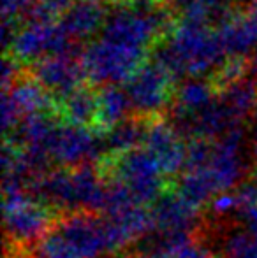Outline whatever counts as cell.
<instances>
[{
	"label": "cell",
	"mask_w": 257,
	"mask_h": 258,
	"mask_svg": "<svg viewBox=\"0 0 257 258\" xmlns=\"http://www.w3.org/2000/svg\"><path fill=\"white\" fill-rule=\"evenodd\" d=\"M226 49L217 30L208 23L183 18L173 27L168 42L155 51V61L173 78H204L219 74L227 63Z\"/></svg>",
	"instance_id": "6da1fadb"
},
{
	"label": "cell",
	"mask_w": 257,
	"mask_h": 258,
	"mask_svg": "<svg viewBox=\"0 0 257 258\" xmlns=\"http://www.w3.org/2000/svg\"><path fill=\"white\" fill-rule=\"evenodd\" d=\"M104 253H111L104 218L81 211L55 221L35 244L34 258H97Z\"/></svg>",
	"instance_id": "7a4b0ae2"
},
{
	"label": "cell",
	"mask_w": 257,
	"mask_h": 258,
	"mask_svg": "<svg viewBox=\"0 0 257 258\" xmlns=\"http://www.w3.org/2000/svg\"><path fill=\"white\" fill-rule=\"evenodd\" d=\"M104 162L108 177L120 181L137 204H153L161 195L166 194L164 174L144 148H137L115 158H106Z\"/></svg>",
	"instance_id": "3957f363"
},
{
	"label": "cell",
	"mask_w": 257,
	"mask_h": 258,
	"mask_svg": "<svg viewBox=\"0 0 257 258\" xmlns=\"http://www.w3.org/2000/svg\"><path fill=\"white\" fill-rule=\"evenodd\" d=\"M146 54L130 51L127 48L111 44L97 37L95 41L88 42L81 51V65L86 78L93 85H118L127 83L130 76L143 65Z\"/></svg>",
	"instance_id": "277c9868"
},
{
	"label": "cell",
	"mask_w": 257,
	"mask_h": 258,
	"mask_svg": "<svg viewBox=\"0 0 257 258\" xmlns=\"http://www.w3.org/2000/svg\"><path fill=\"white\" fill-rule=\"evenodd\" d=\"M173 76L157 61L143 63L127 83V92L132 111L143 119H157L166 107L173 104Z\"/></svg>",
	"instance_id": "5b68a950"
},
{
	"label": "cell",
	"mask_w": 257,
	"mask_h": 258,
	"mask_svg": "<svg viewBox=\"0 0 257 258\" xmlns=\"http://www.w3.org/2000/svg\"><path fill=\"white\" fill-rule=\"evenodd\" d=\"M4 218L7 237L18 248L30 242L37 244L53 227L49 209L35 201L30 191L4 194Z\"/></svg>",
	"instance_id": "8992f818"
},
{
	"label": "cell",
	"mask_w": 257,
	"mask_h": 258,
	"mask_svg": "<svg viewBox=\"0 0 257 258\" xmlns=\"http://www.w3.org/2000/svg\"><path fill=\"white\" fill-rule=\"evenodd\" d=\"M48 153L52 162H57L60 169H76L81 165H93L106 160L104 136L99 130L88 126H76L60 123L49 143Z\"/></svg>",
	"instance_id": "52a82bcc"
},
{
	"label": "cell",
	"mask_w": 257,
	"mask_h": 258,
	"mask_svg": "<svg viewBox=\"0 0 257 258\" xmlns=\"http://www.w3.org/2000/svg\"><path fill=\"white\" fill-rule=\"evenodd\" d=\"M13 54L20 61H39L52 54H81L78 44L72 42L57 23H32L27 21L16 30L11 42Z\"/></svg>",
	"instance_id": "ba28073f"
},
{
	"label": "cell",
	"mask_w": 257,
	"mask_h": 258,
	"mask_svg": "<svg viewBox=\"0 0 257 258\" xmlns=\"http://www.w3.org/2000/svg\"><path fill=\"white\" fill-rule=\"evenodd\" d=\"M79 56L81 54H52L42 58L32 67V78L49 97H55L60 102L83 86L86 74Z\"/></svg>",
	"instance_id": "9c48e42d"
},
{
	"label": "cell",
	"mask_w": 257,
	"mask_h": 258,
	"mask_svg": "<svg viewBox=\"0 0 257 258\" xmlns=\"http://www.w3.org/2000/svg\"><path fill=\"white\" fill-rule=\"evenodd\" d=\"M52 97L34 78L21 76L11 88L2 93V126L11 134L25 118L49 111Z\"/></svg>",
	"instance_id": "30bf717a"
},
{
	"label": "cell",
	"mask_w": 257,
	"mask_h": 258,
	"mask_svg": "<svg viewBox=\"0 0 257 258\" xmlns=\"http://www.w3.org/2000/svg\"><path fill=\"white\" fill-rule=\"evenodd\" d=\"M143 148L159 163L164 176H175L185 169L187 148L183 137L171 123L157 118L148 123L146 139Z\"/></svg>",
	"instance_id": "8fae6325"
},
{
	"label": "cell",
	"mask_w": 257,
	"mask_h": 258,
	"mask_svg": "<svg viewBox=\"0 0 257 258\" xmlns=\"http://www.w3.org/2000/svg\"><path fill=\"white\" fill-rule=\"evenodd\" d=\"M153 230L194 234L199 227V209L180 197L176 191H166L151 204Z\"/></svg>",
	"instance_id": "7c38bea8"
},
{
	"label": "cell",
	"mask_w": 257,
	"mask_h": 258,
	"mask_svg": "<svg viewBox=\"0 0 257 258\" xmlns=\"http://www.w3.org/2000/svg\"><path fill=\"white\" fill-rule=\"evenodd\" d=\"M106 7L102 0H76L65 13L60 14L59 25L72 42L85 41L100 32L106 21Z\"/></svg>",
	"instance_id": "4fadbf2b"
},
{
	"label": "cell",
	"mask_w": 257,
	"mask_h": 258,
	"mask_svg": "<svg viewBox=\"0 0 257 258\" xmlns=\"http://www.w3.org/2000/svg\"><path fill=\"white\" fill-rule=\"evenodd\" d=\"M217 34L229 58H245L257 49V27L250 14L229 13L219 23Z\"/></svg>",
	"instance_id": "5bb4252c"
},
{
	"label": "cell",
	"mask_w": 257,
	"mask_h": 258,
	"mask_svg": "<svg viewBox=\"0 0 257 258\" xmlns=\"http://www.w3.org/2000/svg\"><path fill=\"white\" fill-rule=\"evenodd\" d=\"M215 83L206 78H185L175 90L171 104V121L173 119L192 118L204 107H208L217 99Z\"/></svg>",
	"instance_id": "9a60e30c"
},
{
	"label": "cell",
	"mask_w": 257,
	"mask_h": 258,
	"mask_svg": "<svg viewBox=\"0 0 257 258\" xmlns=\"http://www.w3.org/2000/svg\"><path fill=\"white\" fill-rule=\"evenodd\" d=\"M146 121L148 119L134 116V118H127L125 121L118 123L108 132H102L104 148H106L108 155L106 158H115V156L125 155L137 148H143L148 132Z\"/></svg>",
	"instance_id": "2e32d148"
},
{
	"label": "cell",
	"mask_w": 257,
	"mask_h": 258,
	"mask_svg": "<svg viewBox=\"0 0 257 258\" xmlns=\"http://www.w3.org/2000/svg\"><path fill=\"white\" fill-rule=\"evenodd\" d=\"M217 95L238 119L243 121L245 116L254 112L257 107V83L250 74L241 76L233 81L217 85Z\"/></svg>",
	"instance_id": "e0dca14e"
},
{
	"label": "cell",
	"mask_w": 257,
	"mask_h": 258,
	"mask_svg": "<svg viewBox=\"0 0 257 258\" xmlns=\"http://www.w3.org/2000/svg\"><path fill=\"white\" fill-rule=\"evenodd\" d=\"M97 126L100 132H108L118 123L125 121L129 112L132 111V104L125 92V88L118 85H108L97 92Z\"/></svg>",
	"instance_id": "ac0fdd59"
},
{
	"label": "cell",
	"mask_w": 257,
	"mask_h": 258,
	"mask_svg": "<svg viewBox=\"0 0 257 258\" xmlns=\"http://www.w3.org/2000/svg\"><path fill=\"white\" fill-rule=\"evenodd\" d=\"M59 111L64 123L92 128V125H97V111H99L97 93L86 86H81L60 100Z\"/></svg>",
	"instance_id": "d6986e66"
},
{
	"label": "cell",
	"mask_w": 257,
	"mask_h": 258,
	"mask_svg": "<svg viewBox=\"0 0 257 258\" xmlns=\"http://www.w3.org/2000/svg\"><path fill=\"white\" fill-rule=\"evenodd\" d=\"M224 258H257V235L248 230H234L224 241Z\"/></svg>",
	"instance_id": "ffe728a7"
},
{
	"label": "cell",
	"mask_w": 257,
	"mask_h": 258,
	"mask_svg": "<svg viewBox=\"0 0 257 258\" xmlns=\"http://www.w3.org/2000/svg\"><path fill=\"white\" fill-rule=\"evenodd\" d=\"M148 258H217L215 253L206 246L199 244L197 241H192L185 246L169 249V251L159 253V255L148 256Z\"/></svg>",
	"instance_id": "44dd1931"
},
{
	"label": "cell",
	"mask_w": 257,
	"mask_h": 258,
	"mask_svg": "<svg viewBox=\"0 0 257 258\" xmlns=\"http://www.w3.org/2000/svg\"><path fill=\"white\" fill-rule=\"evenodd\" d=\"M236 197L238 211L247 209V207L257 206V179H247L233 191ZM236 211V213H238Z\"/></svg>",
	"instance_id": "7402d4cb"
},
{
	"label": "cell",
	"mask_w": 257,
	"mask_h": 258,
	"mask_svg": "<svg viewBox=\"0 0 257 258\" xmlns=\"http://www.w3.org/2000/svg\"><path fill=\"white\" fill-rule=\"evenodd\" d=\"M212 211L215 214H227L231 213V211H234L236 213L238 211V204H236V197H234V194H220L219 197L213 199L212 204Z\"/></svg>",
	"instance_id": "603a6c76"
},
{
	"label": "cell",
	"mask_w": 257,
	"mask_h": 258,
	"mask_svg": "<svg viewBox=\"0 0 257 258\" xmlns=\"http://www.w3.org/2000/svg\"><path fill=\"white\" fill-rule=\"evenodd\" d=\"M34 2L39 4L41 7H44V9L48 11V13H52L53 16H57V14L65 13L76 0H34Z\"/></svg>",
	"instance_id": "cb8c5ba5"
},
{
	"label": "cell",
	"mask_w": 257,
	"mask_h": 258,
	"mask_svg": "<svg viewBox=\"0 0 257 258\" xmlns=\"http://www.w3.org/2000/svg\"><path fill=\"white\" fill-rule=\"evenodd\" d=\"M252 160L257 169V107L254 111V136H252Z\"/></svg>",
	"instance_id": "d4e9b609"
},
{
	"label": "cell",
	"mask_w": 257,
	"mask_h": 258,
	"mask_svg": "<svg viewBox=\"0 0 257 258\" xmlns=\"http://www.w3.org/2000/svg\"><path fill=\"white\" fill-rule=\"evenodd\" d=\"M171 2L176 9H180L182 13H185V11H189L190 7H194L195 4H199L201 0H171Z\"/></svg>",
	"instance_id": "484cf974"
},
{
	"label": "cell",
	"mask_w": 257,
	"mask_h": 258,
	"mask_svg": "<svg viewBox=\"0 0 257 258\" xmlns=\"http://www.w3.org/2000/svg\"><path fill=\"white\" fill-rule=\"evenodd\" d=\"M248 74H250L252 79L257 83V49L252 53V58L248 60Z\"/></svg>",
	"instance_id": "4316f807"
},
{
	"label": "cell",
	"mask_w": 257,
	"mask_h": 258,
	"mask_svg": "<svg viewBox=\"0 0 257 258\" xmlns=\"http://www.w3.org/2000/svg\"><path fill=\"white\" fill-rule=\"evenodd\" d=\"M9 258H34V256L23 255V253H20V251H13V253H11V256H9Z\"/></svg>",
	"instance_id": "83f0119b"
},
{
	"label": "cell",
	"mask_w": 257,
	"mask_h": 258,
	"mask_svg": "<svg viewBox=\"0 0 257 258\" xmlns=\"http://www.w3.org/2000/svg\"><path fill=\"white\" fill-rule=\"evenodd\" d=\"M250 18H252V20H254V23H255V27H257V4H254V7H252Z\"/></svg>",
	"instance_id": "f1b7e54d"
},
{
	"label": "cell",
	"mask_w": 257,
	"mask_h": 258,
	"mask_svg": "<svg viewBox=\"0 0 257 258\" xmlns=\"http://www.w3.org/2000/svg\"><path fill=\"white\" fill-rule=\"evenodd\" d=\"M97 258H120V256H117L115 253H104V255H100V256H97Z\"/></svg>",
	"instance_id": "f546056e"
},
{
	"label": "cell",
	"mask_w": 257,
	"mask_h": 258,
	"mask_svg": "<svg viewBox=\"0 0 257 258\" xmlns=\"http://www.w3.org/2000/svg\"><path fill=\"white\" fill-rule=\"evenodd\" d=\"M108 2H124V0H108Z\"/></svg>",
	"instance_id": "4dcf8cb0"
},
{
	"label": "cell",
	"mask_w": 257,
	"mask_h": 258,
	"mask_svg": "<svg viewBox=\"0 0 257 258\" xmlns=\"http://www.w3.org/2000/svg\"><path fill=\"white\" fill-rule=\"evenodd\" d=\"M151 2H155V4H161V2H162V0H151Z\"/></svg>",
	"instance_id": "1f68e13d"
},
{
	"label": "cell",
	"mask_w": 257,
	"mask_h": 258,
	"mask_svg": "<svg viewBox=\"0 0 257 258\" xmlns=\"http://www.w3.org/2000/svg\"><path fill=\"white\" fill-rule=\"evenodd\" d=\"M252 2H254V4H257V0H252Z\"/></svg>",
	"instance_id": "d6a6232c"
}]
</instances>
